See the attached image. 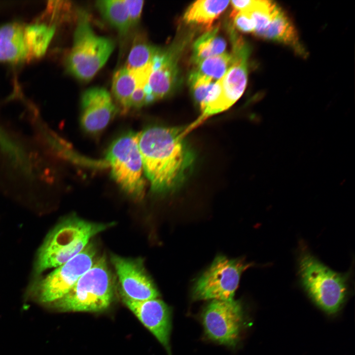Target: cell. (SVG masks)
<instances>
[{
    "mask_svg": "<svg viewBox=\"0 0 355 355\" xmlns=\"http://www.w3.org/2000/svg\"><path fill=\"white\" fill-rule=\"evenodd\" d=\"M219 26H216L207 31L194 42L192 60L195 65L210 57L221 54L226 47V43L218 35Z\"/></svg>",
    "mask_w": 355,
    "mask_h": 355,
    "instance_id": "20",
    "label": "cell"
},
{
    "mask_svg": "<svg viewBox=\"0 0 355 355\" xmlns=\"http://www.w3.org/2000/svg\"><path fill=\"white\" fill-rule=\"evenodd\" d=\"M114 284L106 257L102 256L96 259L66 294L52 303L55 308L64 312L103 311L112 301Z\"/></svg>",
    "mask_w": 355,
    "mask_h": 355,
    "instance_id": "4",
    "label": "cell"
},
{
    "mask_svg": "<svg viewBox=\"0 0 355 355\" xmlns=\"http://www.w3.org/2000/svg\"><path fill=\"white\" fill-rule=\"evenodd\" d=\"M53 25L35 24L24 28V39L29 59L42 56L54 35Z\"/></svg>",
    "mask_w": 355,
    "mask_h": 355,
    "instance_id": "18",
    "label": "cell"
},
{
    "mask_svg": "<svg viewBox=\"0 0 355 355\" xmlns=\"http://www.w3.org/2000/svg\"><path fill=\"white\" fill-rule=\"evenodd\" d=\"M229 0H200L191 4L183 16L185 22L200 26L207 31L228 6Z\"/></svg>",
    "mask_w": 355,
    "mask_h": 355,
    "instance_id": "17",
    "label": "cell"
},
{
    "mask_svg": "<svg viewBox=\"0 0 355 355\" xmlns=\"http://www.w3.org/2000/svg\"><path fill=\"white\" fill-rule=\"evenodd\" d=\"M230 36L232 44L231 64L199 105L201 115L189 126L190 130L209 117L228 109L239 100L245 90L250 48L236 32L231 33Z\"/></svg>",
    "mask_w": 355,
    "mask_h": 355,
    "instance_id": "3",
    "label": "cell"
},
{
    "mask_svg": "<svg viewBox=\"0 0 355 355\" xmlns=\"http://www.w3.org/2000/svg\"><path fill=\"white\" fill-rule=\"evenodd\" d=\"M115 110L106 90L102 87L90 88L83 92L81 98V126L89 134H98L107 126Z\"/></svg>",
    "mask_w": 355,
    "mask_h": 355,
    "instance_id": "13",
    "label": "cell"
},
{
    "mask_svg": "<svg viewBox=\"0 0 355 355\" xmlns=\"http://www.w3.org/2000/svg\"><path fill=\"white\" fill-rule=\"evenodd\" d=\"M161 50L146 42L137 39L128 55L125 68L135 70L153 63Z\"/></svg>",
    "mask_w": 355,
    "mask_h": 355,
    "instance_id": "23",
    "label": "cell"
},
{
    "mask_svg": "<svg viewBox=\"0 0 355 355\" xmlns=\"http://www.w3.org/2000/svg\"><path fill=\"white\" fill-rule=\"evenodd\" d=\"M231 63V54L224 52L206 58L195 64V69L192 71L216 82L223 75Z\"/></svg>",
    "mask_w": 355,
    "mask_h": 355,
    "instance_id": "22",
    "label": "cell"
},
{
    "mask_svg": "<svg viewBox=\"0 0 355 355\" xmlns=\"http://www.w3.org/2000/svg\"><path fill=\"white\" fill-rule=\"evenodd\" d=\"M96 5L102 16L122 36L131 28L127 4L123 0H98Z\"/></svg>",
    "mask_w": 355,
    "mask_h": 355,
    "instance_id": "19",
    "label": "cell"
},
{
    "mask_svg": "<svg viewBox=\"0 0 355 355\" xmlns=\"http://www.w3.org/2000/svg\"><path fill=\"white\" fill-rule=\"evenodd\" d=\"M177 46L161 50L153 62L148 83L144 87L148 104L169 95L178 80Z\"/></svg>",
    "mask_w": 355,
    "mask_h": 355,
    "instance_id": "14",
    "label": "cell"
},
{
    "mask_svg": "<svg viewBox=\"0 0 355 355\" xmlns=\"http://www.w3.org/2000/svg\"><path fill=\"white\" fill-rule=\"evenodd\" d=\"M202 322L211 339L228 346L238 340L243 322V311L238 301L213 300L205 308Z\"/></svg>",
    "mask_w": 355,
    "mask_h": 355,
    "instance_id": "10",
    "label": "cell"
},
{
    "mask_svg": "<svg viewBox=\"0 0 355 355\" xmlns=\"http://www.w3.org/2000/svg\"><path fill=\"white\" fill-rule=\"evenodd\" d=\"M136 87L134 76L125 67L119 69L114 74L112 91L116 100L124 109H128L130 98Z\"/></svg>",
    "mask_w": 355,
    "mask_h": 355,
    "instance_id": "21",
    "label": "cell"
},
{
    "mask_svg": "<svg viewBox=\"0 0 355 355\" xmlns=\"http://www.w3.org/2000/svg\"><path fill=\"white\" fill-rule=\"evenodd\" d=\"M113 224L91 222L75 216L61 221L48 234L39 249L35 273L39 274L66 262L80 252L93 237Z\"/></svg>",
    "mask_w": 355,
    "mask_h": 355,
    "instance_id": "2",
    "label": "cell"
},
{
    "mask_svg": "<svg viewBox=\"0 0 355 355\" xmlns=\"http://www.w3.org/2000/svg\"><path fill=\"white\" fill-rule=\"evenodd\" d=\"M290 47L297 54L306 57L307 53L300 42L295 28L278 5L265 28L257 36Z\"/></svg>",
    "mask_w": 355,
    "mask_h": 355,
    "instance_id": "15",
    "label": "cell"
},
{
    "mask_svg": "<svg viewBox=\"0 0 355 355\" xmlns=\"http://www.w3.org/2000/svg\"><path fill=\"white\" fill-rule=\"evenodd\" d=\"M233 19L236 28L245 33H254L255 25L249 13L247 11H239L230 15Z\"/></svg>",
    "mask_w": 355,
    "mask_h": 355,
    "instance_id": "24",
    "label": "cell"
},
{
    "mask_svg": "<svg viewBox=\"0 0 355 355\" xmlns=\"http://www.w3.org/2000/svg\"><path fill=\"white\" fill-rule=\"evenodd\" d=\"M110 260L118 278L122 296L138 301L158 298L159 292L142 259L112 255Z\"/></svg>",
    "mask_w": 355,
    "mask_h": 355,
    "instance_id": "11",
    "label": "cell"
},
{
    "mask_svg": "<svg viewBox=\"0 0 355 355\" xmlns=\"http://www.w3.org/2000/svg\"><path fill=\"white\" fill-rule=\"evenodd\" d=\"M186 128L154 126L138 133L143 171L153 192L172 191L184 180L194 161Z\"/></svg>",
    "mask_w": 355,
    "mask_h": 355,
    "instance_id": "1",
    "label": "cell"
},
{
    "mask_svg": "<svg viewBox=\"0 0 355 355\" xmlns=\"http://www.w3.org/2000/svg\"><path fill=\"white\" fill-rule=\"evenodd\" d=\"M128 12L131 28L138 23L143 5V0H125Z\"/></svg>",
    "mask_w": 355,
    "mask_h": 355,
    "instance_id": "25",
    "label": "cell"
},
{
    "mask_svg": "<svg viewBox=\"0 0 355 355\" xmlns=\"http://www.w3.org/2000/svg\"><path fill=\"white\" fill-rule=\"evenodd\" d=\"M299 272L309 296L329 314L336 313L347 294V277L327 267L307 249L301 252Z\"/></svg>",
    "mask_w": 355,
    "mask_h": 355,
    "instance_id": "6",
    "label": "cell"
},
{
    "mask_svg": "<svg viewBox=\"0 0 355 355\" xmlns=\"http://www.w3.org/2000/svg\"><path fill=\"white\" fill-rule=\"evenodd\" d=\"M106 159L112 178L121 189L135 200H141L145 182L138 133L130 132L116 139L109 147Z\"/></svg>",
    "mask_w": 355,
    "mask_h": 355,
    "instance_id": "7",
    "label": "cell"
},
{
    "mask_svg": "<svg viewBox=\"0 0 355 355\" xmlns=\"http://www.w3.org/2000/svg\"><path fill=\"white\" fill-rule=\"evenodd\" d=\"M27 59L24 28L16 23L0 27V62L19 63Z\"/></svg>",
    "mask_w": 355,
    "mask_h": 355,
    "instance_id": "16",
    "label": "cell"
},
{
    "mask_svg": "<svg viewBox=\"0 0 355 355\" xmlns=\"http://www.w3.org/2000/svg\"><path fill=\"white\" fill-rule=\"evenodd\" d=\"M250 266L241 259L218 256L195 283L193 299L233 300L242 273Z\"/></svg>",
    "mask_w": 355,
    "mask_h": 355,
    "instance_id": "8",
    "label": "cell"
},
{
    "mask_svg": "<svg viewBox=\"0 0 355 355\" xmlns=\"http://www.w3.org/2000/svg\"><path fill=\"white\" fill-rule=\"evenodd\" d=\"M144 87L138 86L136 88L130 98L128 109L130 108H139L148 105L147 95Z\"/></svg>",
    "mask_w": 355,
    "mask_h": 355,
    "instance_id": "26",
    "label": "cell"
},
{
    "mask_svg": "<svg viewBox=\"0 0 355 355\" xmlns=\"http://www.w3.org/2000/svg\"><path fill=\"white\" fill-rule=\"evenodd\" d=\"M122 297L124 304L170 354L171 315L168 306L157 298L138 301Z\"/></svg>",
    "mask_w": 355,
    "mask_h": 355,
    "instance_id": "12",
    "label": "cell"
},
{
    "mask_svg": "<svg viewBox=\"0 0 355 355\" xmlns=\"http://www.w3.org/2000/svg\"><path fill=\"white\" fill-rule=\"evenodd\" d=\"M97 248L89 243L76 255L56 267L35 286L39 301L52 303L66 294L95 261Z\"/></svg>",
    "mask_w": 355,
    "mask_h": 355,
    "instance_id": "9",
    "label": "cell"
},
{
    "mask_svg": "<svg viewBox=\"0 0 355 355\" xmlns=\"http://www.w3.org/2000/svg\"><path fill=\"white\" fill-rule=\"evenodd\" d=\"M114 47L111 39L94 33L87 13L79 10L73 45L66 60L68 72L79 79L90 80L106 63Z\"/></svg>",
    "mask_w": 355,
    "mask_h": 355,
    "instance_id": "5",
    "label": "cell"
}]
</instances>
